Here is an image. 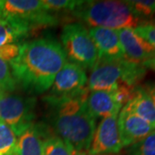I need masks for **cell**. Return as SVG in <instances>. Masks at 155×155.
<instances>
[{"label":"cell","mask_w":155,"mask_h":155,"mask_svg":"<svg viewBox=\"0 0 155 155\" xmlns=\"http://www.w3.org/2000/svg\"><path fill=\"white\" fill-rule=\"evenodd\" d=\"M87 75L85 69L72 62H66L54 78L48 95L67 96L86 88Z\"/></svg>","instance_id":"9"},{"label":"cell","mask_w":155,"mask_h":155,"mask_svg":"<svg viewBox=\"0 0 155 155\" xmlns=\"http://www.w3.org/2000/svg\"><path fill=\"white\" fill-rule=\"evenodd\" d=\"M0 18L25 21L33 29L51 27L58 23L57 17L47 11L43 2L38 0L0 1Z\"/></svg>","instance_id":"7"},{"label":"cell","mask_w":155,"mask_h":155,"mask_svg":"<svg viewBox=\"0 0 155 155\" xmlns=\"http://www.w3.org/2000/svg\"><path fill=\"white\" fill-rule=\"evenodd\" d=\"M61 44L67 59L84 69H92L98 54L88 29L81 22L66 24L61 34Z\"/></svg>","instance_id":"5"},{"label":"cell","mask_w":155,"mask_h":155,"mask_svg":"<svg viewBox=\"0 0 155 155\" xmlns=\"http://www.w3.org/2000/svg\"><path fill=\"white\" fill-rule=\"evenodd\" d=\"M126 3L140 22L144 20L145 23L155 17V0H131L126 1Z\"/></svg>","instance_id":"19"},{"label":"cell","mask_w":155,"mask_h":155,"mask_svg":"<svg viewBox=\"0 0 155 155\" xmlns=\"http://www.w3.org/2000/svg\"><path fill=\"white\" fill-rule=\"evenodd\" d=\"M76 152L64 140L55 134L46 135L44 132L43 155H76Z\"/></svg>","instance_id":"17"},{"label":"cell","mask_w":155,"mask_h":155,"mask_svg":"<svg viewBox=\"0 0 155 155\" xmlns=\"http://www.w3.org/2000/svg\"><path fill=\"white\" fill-rule=\"evenodd\" d=\"M127 155H155V129L137 143L127 147Z\"/></svg>","instance_id":"20"},{"label":"cell","mask_w":155,"mask_h":155,"mask_svg":"<svg viewBox=\"0 0 155 155\" xmlns=\"http://www.w3.org/2000/svg\"><path fill=\"white\" fill-rule=\"evenodd\" d=\"M118 115L103 118L96 127L91 144L88 150L89 155L118 153L122 149L120 133L117 123Z\"/></svg>","instance_id":"8"},{"label":"cell","mask_w":155,"mask_h":155,"mask_svg":"<svg viewBox=\"0 0 155 155\" xmlns=\"http://www.w3.org/2000/svg\"><path fill=\"white\" fill-rule=\"evenodd\" d=\"M102 155H108V154H102Z\"/></svg>","instance_id":"29"},{"label":"cell","mask_w":155,"mask_h":155,"mask_svg":"<svg viewBox=\"0 0 155 155\" xmlns=\"http://www.w3.org/2000/svg\"><path fill=\"white\" fill-rule=\"evenodd\" d=\"M117 123L123 147L137 143L155 129L148 122L125 107L118 114Z\"/></svg>","instance_id":"10"},{"label":"cell","mask_w":155,"mask_h":155,"mask_svg":"<svg viewBox=\"0 0 155 155\" xmlns=\"http://www.w3.org/2000/svg\"><path fill=\"white\" fill-rule=\"evenodd\" d=\"M88 93L86 87L67 96L47 95L42 99L48 109V120L54 134L76 153L88 151L96 130V118L86 105Z\"/></svg>","instance_id":"2"},{"label":"cell","mask_w":155,"mask_h":155,"mask_svg":"<svg viewBox=\"0 0 155 155\" xmlns=\"http://www.w3.org/2000/svg\"><path fill=\"white\" fill-rule=\"evenodd\" d=\"M86 105L90 113L96 119L118 115L122 109L116 99L115 92L106 91H89Z\"/></svg>","instance_id":"13"},{"label":"cell","mask_w":155,"mask_h":155,"mask_svg":"<svg viewBox=\"0 0 155 155\" xmlns=\"http://www.w3.org/2000/svg\"><path fill=\"white\" fill-rule=\"evenodd\" d=\"M142 65L147 69H152V70L155 71V56L153 57L152 59L148 60V61H145L144 63H142Z\"/></svg>","instance_id":"26"},{"label":"cell","mask_w":155,"mask_h":155,"mask_svg":"<svg viewBox=\"0 0 155 155\" xmlns=\"http://www.w3.org/2000/svg\"><path fill=\"white\" fill-rule=\"evenodd\" d=\"M43 5L47 11L50 12L60 11H70L75 10L84 1L77 0H42Z\"/></svg>","instance_id":"22"},{"label":"cell","mask_w":155,"mask_h":155,"mask_svg":"<svg viewBox=\"0 0 155 155\" xmlns=\"http://www.w3.org/2000/svg\"><path fill=\"white\" fill-rule=\"evenodd\" d=\"M5 91H2V90L0 89V97H2L3 95L5 94Z\"/></svg>","instance_id":"27"},{"label":"cell","mask_w":155,"mask_h":155,"mask_svg":"<svg viewBox=\"0 0 155 155\" xmlns=\"http://www.w3.org/2000/svg\"><path fill=\"white\" fill-rule=\"evenodd\" d=\"M72 14L91 28L118 30L125 28H135L140 24L126 1H84L72 11Z\"/></svg>","instance_id":"3"},{"label":"cell","mask_w":155,"mask_h":155,"mask_svg":"<svg viewBox=\"0 0 155 155\" xmlns=\"http://www.w3.org/2000/svg\"><path fill=\"white\" fill-rule=\"evenodd\" d=\"M33 28L25 21L14 18H0V47L26 38Z\"/></svg>","instance_id":"15"},{"label":"cell","mask_w":155,"mask_h":155,"mask_svg":"<svg viewBox=\"0 0 155 155\" xmlns=\"http://www.w3.org/2000/svg\"><path fill=\"white\" fill-rule=\"evenodd\" d=\"M43 128L36 124L18 137V155H43Z\"/></svg>","instance_id":"16"},{"label":"cell","mask_w":155,"mask_h":155,"mask_svg":"<svg viewBox=\"0 0 155 155\" xmlns=\"http://www.w3.org/2000/svg\"><path fill=\"white\" fill-rule=\"evenodd\" d=\"M20 52V45L17 43H11L0 47V58L6 61L11 62L17 58Z\"/></svg>","instance_id":"24"},{"label":"cell","mask_w":155,"mask_h":155,"mask_svg":"<svg viewBox=\"0 0 155 155\" xmlns=\"http://www.w3.org/2000/svg\"><path fill=\"white\" fill-rule=\"evenodd\" d=\"M134 32L155 48V22H145L137 26Z\"/></svg>","instance_id":"23"},{"label":"cell","mask_w":155,"mask_h":155,"mask_svg":"<svg viewBox=\"0 0 155 155\" xmlns=\"http://www.w3.org/2000/svg\"><path fill=\"white\" fill-rule=\"evenodd\" d=\"M143 87L147 91V93L150 95V97H152L155 105V82H148Z\"/></svg>","instance_id":"25"},{"label":"cell","mask_w":155,"mask_h":155,"mask_svg":"<svg viewBox=\"0 0 155 155\" xmlns=\"http://www.w3.org/2000/svg\"><path fill=\"white\" fill-rule=\"evenodd\" d=\"M88 31L97 50V61H116L125 60L116 30L93 27L89 28Z\"/></svg>","instance_id":"11"},{"label":"cell","mask_w":155,"mask_h":155,"mask_svg":"<svg viewBox=\"0 0 155 155\" xmlns=\"http://www.w3.org/2000/svg\"><path fill=\"white\" fill-rule=\"evenodd\" d=\"M67 59L61 42L50 37L35 39L20 45L19 54L10 62L17 84L29 94L48 91Z\"/></svg>","instance_id":"1"},{"label":"cell","mask_w":155,"mask_h":155,"mask_svg":"<svg viewBox=\"0 0 155 155\" xmlns=\"http://www.w3.org/2000/svg\"><path fill=\"white\" fill-rule=\"evenodd\" d=\"M17 88V83L12 76L9 64L0 58V89L5 92H12Z\"/></svg>","instance_id":"21"},{"label":"cell","mask_w":155,"mask_h":155,"mask_svg":"<svg viewBox=\"0 0 155 155\" xmlns=\"http://www.w3.org/2000/svg\"><path fill=\"white\" fill-rule=\"evenodd\" d=\"M124 107L155 128L154 103L143 86L137 85L134 88L132 97Z\"/></svg>","instance_id":"14"},{"label":"cell","mask_w":155,"mask_h":155,"mask_svg":"<svg viewBox=\"0 0 155 155\" xmlns=\"http://www.w3.org/2000/svg\"><path fill=\"white\" fill-rule=\"evenodd\" d=\"M76 155H85V154H84V153H77Z\"/></svg>","instance_id":"28"},{"label":"cell","mask_w":155,"mask_h":155,"mask_svg":"<svg viewBox=\"0 0 155 155\" xmlns=\"http://www.w3.org/2000/svg\"><path fill=\"white\" fill-rule=\"evenodd\" d=\"M147 68L140 63L127 60L97 61L87 80L89 91H114L120 86L134 88L144 78Z\"/></svg>","instance_id":"4"},{"label":"cell","mask_w":155,"mask_h":155,"mask_svg":"<svg viewBox=\"0 0 155 155\" xmlns=\"http://www.w3.org/2000/svg\"><path fill=\"white\" fill-rule=\"evenodd\" d=\"M122 45L125 60L135 63H144L155 56V48L139 36L134 28H125L116 30Z\"/></svg>","instance_id":"12"},{"label":"cell","mask_w":155,"mask_h":155,"mask_svg":"<svg viewBox=\"0 0 155 155\" xmlns=\"http://www.w3.org/2000/svg\"><path fill=\"white\" fill-rule=\"evenodd\" d=\"M18 138L0 119V155H18Z\"/></svg>","instance_id":"18"},{"label":"cell","mask_w":155,"mask_h":155,"mask_svg":"<svg viewBox=\"0 0 155 155\" xmlns=\"http://www.w3.org/2000/svg\"><path fill=\"white\" fill-rule=\"evenodd\" d=\"M35 105L36 100L34 97L5 93L0 97V119L18 138L35 124Z\"/></svg>","instance_id":"6"}]
</instances>
